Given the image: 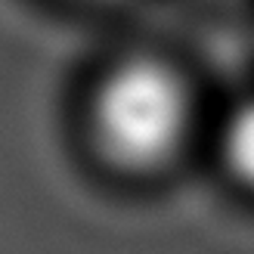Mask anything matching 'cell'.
<instances>
[{"mask_svg":"<svg viewBox=\"0 0 254 254\" xmlns=\"http://www.w3.org/2000/svg\"><path fill=\"white\" fill-rule=\"evenodd\" d=\"M93 143L112 168L143 174L180 155L192 127V99L174 68L158 59H130L99 84Z\"/></svg>","mask_w":254,"mask_h":254,"instance_id":"1","label":"cell"},{"mask_svg":"<svg viewBox=\"0 0 254 254\" xmlns=\"http://www.w3.org/2000/svg\"><path fill=\"white\" fill-rule=\"evenodd\" d=\"M223 158L236 180L254 189V103L242 106L226 124Z\"/></svg>","mask_w":254,"mask_h":254,"instance_id":"2","label":"cell"}]
</instances>
